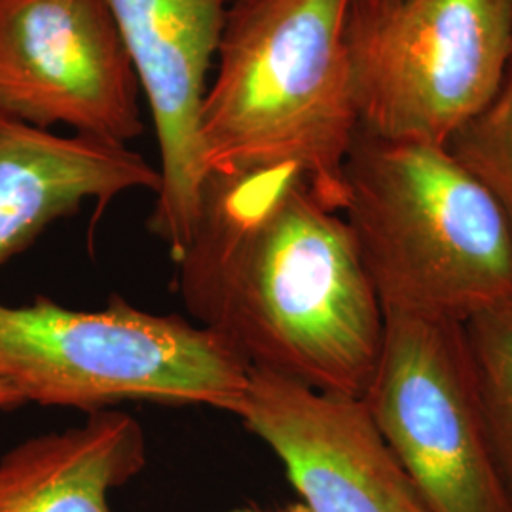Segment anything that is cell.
Masks as SVG:
<instances>
[{"instance_id":"12","label":"cell","mask_w":512,"mask_h":512,"mask_svg":"<svg viewBox=\"0 0 512 512\" xmlns=\"http://www.w3.org/2000/svg\"><path fill=\"white\" fill-rule=\"evenodd\" d=\"M461 325L495 465L512 499V300Z\"/></svg>"},{"instance_id":"4","label":"cell","mask_w":512,"mask_h":512,"mask_svg":"<svg viewBox=\"0 0 512 512\" xmlns=\"http://www.w3.org/2000/svg\"><path fill=\"white\" fill-rule=\"evenodd\" d=\"M247 380L241 357L179 315L137 310L118 296L99 310L44 296L0 302V382L23 403L97 412L150 401L238 414Z\"/></svg>"},{"instance_id":"2","label":"cell","mask_w":512,"mask_h":512,"mask_svg":"<svg viewBox=\"0 0 512 512\" xmlns=\"http://www.w3.org/2000/svg\"><path fill=\"white\" fill-rule=\"evenodd\" d=\"M351 0H230L202 110L209 175L294 167L342 213L359 131L346 18Z\"/></svg>"},{"instance_id":"9","label":"cell","mask_w":512,"mask_h":512,"mask_svg":"<svg viewBox=\"0 0 512 512\" xmlns=\"http://www.w3.org/2000/svg\"><path fill=\"white\" fill-rule=\"evenodd\" d=\"M311 512H431L365 399L249 368L238 414Z\"/></svg>"},{"instance_id":"14","label":"cell","mask_w":512,"mask_h":512,"mask_svg":"<svg viewBox=\"0 0 512 512\" xmlns=\"http://www.w3.org/2000/svg\"><path fill=\"white\" fill-rule=\"evenodd\" d=\"M23 403V399L19 397L18 391L12 389L10 385L0 382V410H14Z\"/></svg>"},{"instance_id":"15","label":"cell","mask_w":512,"mask_h":512,"mask_svg":"<svg viewBox=\"0 0 512 512\" xmlns=\"http://www.w3.org/2000/svg\"><path fill=\"white\" fill-rule=\"evenodd\" d=\"M234 512H262V511H255V509H238V511ZM279 512H311L304 503H296V505H291V507H287L285 511H279Z\"/></svg>"},{"instance_id":"11","label":"cell","mask_w":512,"mask_h":512,"mask_svg":"<svg viewBox=\"0 0 512 512\" xmlns=\"http://www.w3.org/2000/svg\"><path fill=\"white\" fill-rule=\"evenodd\" d=\"M145 465L143 425L124 412L97 410L0 458V512H110V492Z\"/></svg>"},{"instance_id":"6","label":"cell","mask_w":512,"mask_h":512,"mask_svg":"<svg viewBox=\"0 0 512 512\" xmlns=\"http://www.w3.org/2000/svg\"><path fill=\"white\" fill-rule=\"evenodd\" d=\"M365 401L429 511L512 512L461 323L385 311L384 346Z\"/></svg>"},{"instance_id":"10","label":"cell","mask_w":512,"mask_h":512,"mask_svg":"<svg viewBox=\"0 0 512 512\" xmlns=\"http://www.w3.org/2000/svg\"><path fill=\"white\" fill-rule=\"evenodd\" d=\"M158 186V169L128 145L55 135L0 112V266L84 203L103 211L126 192Z\"/></svg>"},{"instance_id":"5","label":"cell","mask_w":512,"mask_h":512,"mask_svg":"<svg viewBox=\"0 0 512 512\" xmlns=\"http://www.w3.org/2000/svg\"><path fill=\"white\" fill-rule=\"evenodd\" d=\"M359 129L446 147L490 105L512 46V0H351Z\"/></svg>"},{"instance_id":"3","label":"cell","mask_w":512,"mask_h":512,"mask_svg":"<svg viewBox=\"0 0 512 512\" xmlns=\"http://www.w3.org/2000/svg\"><path fill=\"white\" fill-rule=\"evenodd\" d=\"M346 207L385 311L465 323L512 300V220L446 147L357 131Z\"/></svg>"},{"instance_id":"7","label":"cell","mask_w":512,"mask_h":512,"mask_svg":"<svg viewBox=\"0 0 512 512\" xmlns=\"http://www.w3.org/2000/svg\"><path fill=\"white\" fill-rule=\"evenodd\" d=\"M139 92L107 0H0V112L128 145Z\"/></svg>"},{"instance_id":"1","label":"cell","mask_w":512,"mask_h":512,"mask_svg":"<svg viewBox=\"0 0 512 512\" xmlns=\"http://www.w3.org/2000/svg\"><path fill=\"white\" fill-rule=\"evenodd\" d=\"M177 266L188 313L249 368L365 399L384 308L348 220L298 169L209 175Z\"/></svg>"},{"instance_id":"8","label":"cell","mask_w":512,"mask_h":512,"mask_svg":"<svg viewBox=\"0 0 512 512\" xmlns=\"http://www.w3.org/2000/svg\"><path fill=\"white\" fill-rule=\"evenodd\" d=\"M147 97L160 150L148 228L179 262L196 234L209 171L203 158L205 80L230 0H107Z\"/></svg>"},{"instance_id":"13","label":"cell","mask_w":512,"mask_h":512,"mask_svg":"<svg viewBox=\"0 0 512 512\" xmlns=\"http://www.w3.org/2000/svg\"><path fill=\"white\" fill-rule=\"evenodd\" d=\"M446 148L494 192L512 220V46L494 99Z\"/></svg>"}]
</instances>
